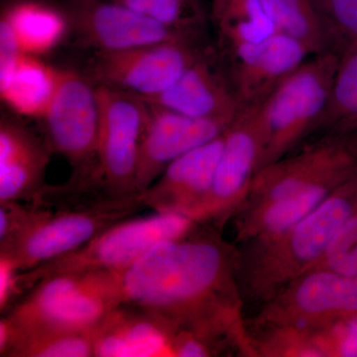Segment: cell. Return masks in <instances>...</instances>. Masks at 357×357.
<instances>
[{"instance_id": "15", "label": "cell", "mask_w": 357, "mask_h": 357, "mask_svg": "<svg viewBox=\"0 0 357 357\" xmlns=\"http://www.w3.org/2000/svg\"><path fill=\"white\" fill-rule=\"evenodd\" d=\"M178 331L158 314L121 304L91 331L95 357L173 356Z\"/></svg>"}, {"instance_id": "30", "label": "cell", "mask_w": 357, "mask_h": 357, "mask_svg": "<svg viewBox=\"0 0 357 357\" xmlns=\"http://www.w3.org/2000/svg\"><path fill=\"white\" fill-rule=\"evenodd\" d=\"M314 337L324 356L357 357V319L340 328L319 330Z\"/></svg>"}, {"instance_id": "28", "label": "cell", "mask_w": 357, "mask_h": 357, "mask_svg": "<svg viewBox=\"0 0 357 357\" xmlns=\"http://www.w3.org/2000/svg\"><path fill=\"white\" fill-rule=\"evenodd\" d=\"M335 39L357 43V0H317Z\"/></svg>"}, {"instance_id": "25", "label": "cell", "mask_w": 357, "mask_h": 357, "mask_svg": "<svg viewBox=\"0 0 357 357\" xmlns=\"http://www.w3.org/2000/svg\"><path fill=\"white\" fill-rule=\"evenodd\" d=\"M357 121V43L344 47L330 100L316 128Z\"/></svg>"}, {"instance_id": "20", "label": "cell", "mask_w": 357, "mask_h": 357, "mask_svg": "<svg viewBox=\"0 0 357 357\" xmlns=\"http://www.w3.org/2000/svg\"><path fill=\"white\" fill-rule=\"evenodd\" d=\"M60 70L27 54L0 56V95L21 115L43 119L56 88Z\"/></svg>"}, {"instance_id": "19", "label": "cell", "mask_w": 357, "mask_h": 357, "mask_svg": "<svg viewBox=\"0 0 357 357\" xmlns=\"http://www.w3.org/2000/svg\"><path fill=\"white\" fill-rule=\"evenodd\" d=\"M138 98L194 119L236 116L243 107L236 91L229 89L217 73L199 58L165 91Z\"/></svg>"}, {"instance_id": "17", "label": "cell", "mask_w": 357, "mask_h": 357, "mask_svg": "<svg viewBox=\"0 0 357 357\" xmlns=\"http://www.w3.org/2000/svg\"><path fill=\"white\" fill-rule=\"evenodd\" d=\"M51 147L24 126L3 119L0 124V203L38 198L46 185Z\"/></svg>"}, {"instance_id": "16", "label": "cell", "mask_w": 357, "mask_h": 357, "mask_svg": "<svg viewBox=\"0 0 357 357\" xmlns=\"http://www.w3.org/2000/svg\"><path fill=\"white\" fill-rule=\"evenodd\" d=\"M241 105L260 102L311 55L306 46L280 32L257 42L230 46Z\"/></svg>"}, {"instance_id": "22", "label": "cell", "mask_w": 357, "mask_h": 357, "mask_svg": "<svg viewBox=\"0 0 357 357\" xmlns=\"http://www.w3.org/2000/svg\"><path fill=\"white\" fill-rule=\"evenodd\" d=\"M277 32L306 46L311 55L331 50L335 39L317 0H262Z\"/></svg>"}, {"instance_id": "12", "label": "cell", "mask_w": 357, "mask_h": 357, "mask_svg": "<svg viewBox=\"0 0 357 357\" xmlns=\"http://www.w3.org/2000/svg\"><path fill=\"white\" fill-rule=\"evenodd\" d=\"M146 105L147 119L134 183L136 196L146 191L174 160L225 133L237 116L194 119Z\"/></svg>"}, {"instance_id": "7", "label": "cell", "mask_w": 357, "mask_h": 357, "mask_svg": "<svg viewBox=\"0 0 357 357\" xmlns=\"http://www.w3.org/2000/svg\"><path fill=\"white\" fill-rule=\"evenodd\" d=\"M98 123L96 172L112 198L135 197L141 139L147 119L146 103L112 86H98Z\"/></svg>"}, {"instance_id": "10", "label": "cell", "mask_w": 357, "mask_h": 357, "mask_svg": "<svg viewBox=\"0 0 357 357\" xmlns=\"http://www.w3.org/2000/svg\"><path fill=\"white\" fill-rule=\"evenodd\" d=\"M262 312L280 328L321 330L335 319L357 312V275L349 276L314 268L271 298Z\"/></svg>"}, {"instance_id": "1", "label": "cell", "mask_w": 357, "mask_h": 357, "mask_svg": "<svg viewBox=\"0 0 357 357\" xmlns=\"http://www.w3.org/2000/svg\"><path fill=\"white\" fill-rule=\"evenodd\" d=\"M199 223L165 239L119 273L121 304L158 314L217 347L237 333L236 257Z\"/></svg>"}, {"instance_id": "31", "label": "cell", "mask_w": 357, "mask_h": 357, "mask_svg": "<svg viewBox=\"0 0 357 357\" xmlns=\"http://www.w3.org/2000/svg\"><path fill=\"white\" fill-rule=\"evenodd\" d=\"M20 270L8 256L0 255V312L6 314L17 303L16 279Z\"/></svg>"}, {"instance_id": "11", "label": "cell", "mask_w": 357, "mask_h": 357, "mask_svg": "<svg viewBox=\"0 0 357 357\" xmlns=\"http://www.w3.org/2000/svg\"><path fill=\"white\" fill-rule=\"evenodd\" d=\"M356 160L342 143L328 138L282 158L255 174L248 208L272 203L318 185L337 188L354 175Z\"/></svg>"}, {"instance_id": "29", "label": "cell", "mask_w": 357, "mask_h": 357, "mask_svg": "<svg viewBox=\"0 0 357 357\" xmlns=\"http://www.w3.org/2000/svg\"><path fill=\"white\" fill-rule=\"evenodd\" d=\"M119 3L164 24L180 28L187 22L190 0H119Z\"/></svg>"}, {"instance_id": "9", "label": "cell", "mask_w": 357, "mask_h": 357, "mask_svg": "<svg viewBox=\"0 0 357 357\" xmlns=\"http://www.w3.org/2000/svg\"><path fill=\"white\" fill-rule=\"evenodd\" d=\"M42 119L52 151L63 155L74 167L70 183L88 185L96 166L100 123L96 89L76 73L60 70L57 88Z\"/></svg>"}, {"instance_id": "27", "label": "cell", "mask_w": 357, "mask_h": 357, "mask_svg": "<svg viewBox=\"0 0 357 357\" xmlns=\"http://www.w3.org/2000/svg\"><path fill=\"white\" fill-rule=\"evenodd\" d=\"M314 268H326L349 276L357 275V213L338 231L323 259Z\"/></svg>"}, {"instance_id": "3", "label": "cell", "mask_w": 357, "mask_h": 357, "mask_svg": "<svg viewBox=\"0 0 357 357\" xmlns=\"http://www.w3.org/2000/svg\"><path fill=\"white\" fill-rule=\"evenodd\" d=\"M119 273L91 272L48 277L0 319L10 332H91L121 305Z\"/></svg>"}, {"instance_id": "4", "label": "cell", "mask_w": 357, "mask_h": 357, "mask_svg": "<svg viewBox=\"0 0 357 357\" xmlns=\"http://www.w3.org/2000/svg\"><path fill=\"white\" fill-rule=\"evenodd\" d=\"M198 225L178 213H155L145 218L121 220L76 250L20 272L16 279L18 302L40 281L55 275L121 273L155 244L183 236Z\"/></svg>"}, {"instance_id": "21", "label": "cell", "mask_w": 357, "mask_h": 357, "mask_svg": "<svg viewBox=\"0 0 357 357\" xmlns=\"http://www.w3.org/2000/svg\"><path fill=\"white\" fill-rule=\"evenodd\" d=\"M66 31V21L57 11L24 2L9 9L0 23V37L10 41L20 53L38 56L51 51Z\"/></svg>"}, {"instance_id": "18", "label": "cell", "mask_w": 357, "mask_h": 357, "mask_svg": "<svg viewBox=\"0 0 357 357\" xmlns=\"http://www.w3.org/2000/svg\"><path fill=\"white\" fill-rule=\"evenodd\" d=\"M84 38L100 51H121L185 39L180 29L121 3L100 4L82 15Z\"/></svg>"}, {"instance_id": "14", "label": "cell", "mask_w": 357, "mask_h": 357, "mask_svg": "<svg viewBox=\"0 0 357 357\" xmlns=\"http://www.w3.org/2000/svg\"><path fill=\"white\" fill-rule=\"evenodd\" d=\"M225 132L171 162L153 184L139 195L143 206L155 213H178L190 218L211 191L225 147Z\"/></svg>"}, {"instance_id": "6", "label": "cell", "mask_w": 357, "mask_h": 357, "mask_svg": "<svg viewBox=\"0 0 357 357\" xmlns=\"http://www.w3.org/2000/svg\"><path fill=\"white\" fill-rule=\"evenodd\" d=\"M142 208L139 196L77 208H47L13 248L0 255L8 256L20 271H27L76 250Z\"/></svg>"}, {"instance_id": "23", "label": "cell", "mask_w": 357, "mask_h": 357, "mask_svg": "<svg viewBox=\"0 0 357 357\" xmlns=\"http://www.w3.org/2000/svg\"><path fill=\"white\" fill-rule=\"evenodd\" d=\"M1 357H95L91 332H10L0 326Z\"/></svg>"}, {"instance_id": "5", "label": "cell", "mask_w": 357, "mask_h": 357, "mask_svg": "<svg viewBox=\"0 0 357 357\" xmlns=\"http://www.w3.org/2000/svg\"><path fill=\"white\" fill-rule=\"evenodd\" d=\"M340 56L332 50L305 61L263 100L266 139L257 172L284 158L316 128L330 100Z\"/></svg>"}, {"instance_id": "13", "label": "cell", "mask_w": 357, "mask_h": 357, "mask_svg": "<svg viewBox=\"0 0 357 357\" xmlns=\"http://www.w3.org/2000/svg\"><path fill=\"white\" fill-rule=\"evenodd\" d=\"M185 39L121 51H100L95 74L102 84L138 98L158 95L197 60Z\"/></svg>"}, {"instance_id": "2", "label": "cell", "mask_w": 357, "mask_h": 357, "mask_svg": "<svg viewBox=\"0 0 357 357\" xmlns=\"http://www.w3.org/2000/svg\"><path fill=\"white\" fill-rule=\"evenodd\" d=\"M354 188L351 178L287 232L255 243L246 274L253 295L271 299L321 262L338 231L356 213Z\"/></svg>"}, {"instance_id": "26", "label": "cell", "mask_w": 357, "mask_h": 357, "mask_svg": "<svg viewBox=\"0 0 357 357\" xmlns=\"http://www.w3.org/2000/svg\"><path fill=\"white\" fill-rule=\"evenodd\" d=\"M46 211L34 203H0V252L13 248Z\"/></svg>"}, {"instance_id": "8", "label": "cell", "mask_w": 357, "mask_h": 357, "mask_svg": "<svg viewBox=\"0 0 357 357\" xmlns=\"http://www.w3.org/2000/svg\"><path fill=\"white\" fill-rule=\"evenodd\" d=\"M263 100L245 105L225 132V147L204 203L190 215L204 225L225 222L248 198L265 146Z\"/></svg>"}, {"instance_id": "24", "label": "cell", "mask_w": 357, "mask_h": 357, "mask_svg": "<svg viewBox=\"0 0 357 357\" xmlns=\"http://www.w3.org/2000/svg\"><path fill=\"white\" fill-rule=\"evenodd\" d=\"M213 6L229 45L260 41L277 32L262 0H213Z\"/></svg>"}]
</instances>
